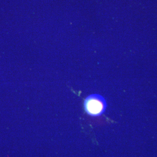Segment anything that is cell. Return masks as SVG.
Here are the masks:
<instances>
[{"instance_id":"1","label":"cell","mask_w":157,"mask_h":157,"mask_svg":"<svg viewBox=\"0 0 157 157\" xmlns=\"http://www.w3.org/2000/svg\"><path fill=\"white\" fill-rule=\"evenodd\" d=\"M85 110L88 114L93 117L102 115L106 110L107 105L106 101L99 94L91 95L85 100Z\"/></svg>"}]
</instances>
